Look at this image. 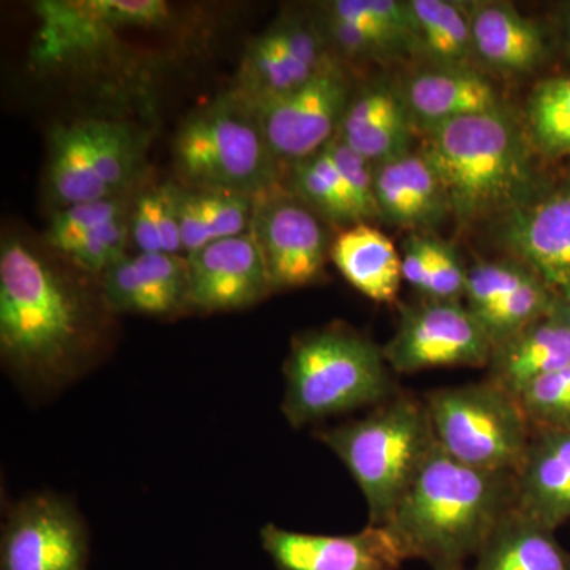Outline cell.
<instances>
[{
	"mask_svg": "<svg viewBox=\"0 0 570 570\" xmlns=\"http://www.w3.org/2000/svg\"><path fill=\"white\" fill-rule=\"evenodd\" d=\"M384 348L395 374L438 367H487L493 343L460 299L423 296L400 307L395 335Z\"/></svg>",
	"mask_w": 570,
	"mask_h": 570,
	"instance_id": "ba28073f",
	"label": "cell"
},
{
	"mask_svg": "<svg viewBox=\"0 0 570 570\" xmlns=\"http://www.w3.org/2000/svg\"><path fill=\"white\" fill-rule=\"evenodd\" d=\"M261 540L277 570H401L409 560L389 524H367L344 535L307 534L266 524Z\"/></svg>",
	"mask_w": 570,
	"mask_h": 570,
	"instance_id": "5bb4252c",
	"label": "cell"
},
{
	"mask_svg": "<svg viewBox=\"0 0 570 570\" xmlns=\"http://www.w3.org/2000/svg\"><path fill=\"white\" fill-rule=\"evenodd\" d=\"M124 216H127V204L121 197L67 206L51 219L47 230L48 245L63 254L94 228Z\"/></svg>",
	"mask_w": 570,
	"mask_h": 570,
	"instance_id": "f546056e",
	"label": "cell"
},
{
	"mask_svg": "<svg viewBox=\"0 0 570 570\" xmlns=\"http://www.w3.org/2000/svg\"><path fill=\"white\" fill-rule=\"evenodd\" d=\"M557 313L560 314L562 321L569 325L570 328V302H560L557 306Z\"/></svg>",
	"mask_w": 570,
	"mask_h": 570,
	"instance_id": "60d3db41",
	"label": "cell"
},
{
	"mask_svg": "<svg viewBox=\"0 0 570 570\" xmlns=\"http://www.w3.org/2000/svg\"><path fill=\"white\" fill-rule=\"evenodd\" d=\"M439 448L469 468L515 474L532 428L519 400L483 379L425 397Z\"/></svg>",
	"mask_w": 570,
	"mask_h": 570,
	"instance_id": "52a82bcc",
	"label": "cell"
},
{
	"mask_svg": "<svg viewBox=\"0 0 570 570\" xmlns=\"http://www.w3.org/2000/svg\"><path fill=\"white\" fill-rule=\"evenodd\" d=\"M94 337L88 296L18 236L0 249V348L11 370L41 384L73 376Z\"/></svg>",
	"mask_w": 570,
	"mask_h": 570,
	"instance_id": "6da1fadb",
	"label": "cell"
},
{
	"mask_svg": "<svg viewBox=\"0 0 570 570\" xmlns=\"http://www.w3.org/2000/svg\"><path fill=\"white\" fill-rule=\"evenodd\" d=\"M414 129L400 89L374 81L351 97L336 137L374 167L412 151Z\"/></svg>",
	"mask_w": 570,
	"mask_h": 570,
	"instance_id": "d6986e66",
	"label": "cell"
},
{
	"mask_svg": "<svg viewBox=\"0 0 570 570\" xmlns=\"http://www.w3.org/2000/svg\"><path fill=\"white\" fill-rule=\"evenodd\" d=\"M397 89L415 129L504 108L493 82L478 69L426 67Z\"/></svg>",
	"mask_w": 570,
	"mask_h": 570,
	"instance_id": "ac0fdd59",
	"label": "cell"
},
{
	"mask_svg": "<svg viewBox=\"0 0 570 570\" xmlns=\"http://www.w3.org/2000/svg\"><path fill=\"white\" fill-rule=\"evenodd\" d=\"M317 438L351 472L376 527L392 521L438 445L425 400L404 392Z\"/></svg>",
	"mask_w": 570,
	"mask_h": 570,
	"instance_id": "5b68a950",
	"label": "cell"
},
{
	"mask_svg": "<svg viewBox=\"0 0 570 570\" xmlns=\"http://www.w3.org/2000/svg\"><path fill=\"white\" fill-rule=\"evenodd\" d=\"M330 59L321 22L287 14L247 48L235 94L249 105L279 99L316 77Z\"/></svg>",
	"mask_w": 570,
	"mask_h": 570,
	"instance_id": "7c38bea8",
	"label": "cell"
},
{
	"mask_svg": "<svg viewBox=\"0 0 570 570\" xmlns=\"http://www.w3.org/2000/svg\"><path fill=\"white\" fill-rule=\"evenodd\" d=\"M102 294L105 303L111 311L146 314V316H167L163 303L142 283L140 273L135 266L134 255H126L104 273Z\"/></svg>",
	"mask_w": 570,
	"mask_h": 570,
	"instance_id": "4dcf8cb0",
	"label": "cell"
},
{
	"mask_svg": "<svg viewBox=\"0 0 570 570\" xmlns=\"http://www.w3.org/2000/svg\"><path fill=\"white\" fill-rule=\"evenodd\" d=\"M176 170L194 190L257 198L279 186L281 164L254 108L228 94L186 119L174 142Z\"/></svg>",
	"mask_w": 570,
	"mask_h": 570,
	"instance_id": "8992f818",
	"label": "cell"
},
{
	"mask_svg": "<svg viewBox=\"0 0 570 570\" xmlns=\"http://www.w3.org/2000/svg\"><path fill=\"white\" fill-rule=\"evenodd\" d=\"M417 132L419 151L441 179L450 214L461 227L505 217L550 184L540 174L527 127L505 108Z\"/></svg>",
	"mask_w": 570,
	"mask_h": 570,
	"instance_id": "7a4b0ae2",
	"label": "cell"
},
{
	"mask_svg": "<svg viewBox=\"0 0 570 570\" xmlns=\"http://www.w3.org/2000/svg\"><path fill=\"white\" fill-rule=\"evenodd\" d=\"M502 242L560 302H570V174L502 219Z\"/></svg>",
	"mask_w": 570,
	"mask_h": 570,
	"instance_id": "4fadbf2b",
	"label": "cell"
},
{
	"mask_svg": "<svg viewBox=\"0 0 570 570\" xmlns=\"http://www.w3.org/2000/svg\"><path fill=\"white\" fill-rule=\"evenodd\" d=\"M179 228L186 255L197 253L209 245L208 232L195 190H181L179 194Z\"/></svg>",
	"mask_w": 570,
	"mask_h": 570,
	"instance_id": "74e56055",
	"label": "cell"
},
{
	"mask_svg": "<svg viewBox=\"0 0 570 570\" xmlns=\"http://www.w3.org/2000/svg\"><path fill=\"white\" fill-rule=\"evenodd\" d=\"M351 97L346 73L332 58L295 91L250 107L277 163L292 167L335 140Z\"/></svg>",
	"mask_w": 570,
	"mask_h": 570,
	"instance_id": "9c48e42d",
	"label": "cell"
},
{
	"mask_svg": "<svg viewBox=\"0 0 570 570\" xmlns=\"http://www.w3.org/2000/svg\"><path fill=\"white\" fill-rule=\"evenodd\" d=\"M415 52L430 67L478 69L466 6L449 0H409Z\"/></svg>",
	"mask_w": 570,
	"mask_h": 570,
	"instance_id": "cb8c5ba5",
	"label": "cell"
},
{
	"mask_svg": "<svg viewBox=\"0 0 570 570\" xmlns=\"http://www.w3.org/2000/svg\"><path fill=\"white\" fill-rule=\"evenodd\" d=\"M534 275L521 262H480L468 269L464 305L474 316L497 306Z\"/></svg>",
	"mask_w": 570,
	"mask_h": 570,
	"instance_id": "f1b7e54d",
	"label": "cell"
},
{
	"mask_svg": "<svg viewBox=\"0 0 570 570\" xmlns=\"http://www.w3.org/2000/svg\"><path fill=\"white\" fill-rule=\"evenodd\" d=\"M560 43L570 61V2L562 3L560 10Z\"/></svg>",
	"mask_w": 570,
	"mask_h": 570,
	"instance_id": "ab89813d",
	"label": "cell"
},
{
	"mask_svg": "<svg viewBox=\"0 0 570 570\" xmlns=\"http://www.w3.org/2000/svg\"><path fill=\"white\" fill-rule=\"evenodd\" d=\"M291 193L305 202L322 219L333 224H362L341 178L328 145L321 153L291 167Z\"/></svg>",
	"mask_w": 570,
	"mask_h": 570,
	"instance_id": "4316f807",
	"label": "cell"
},
{
	"mask_svg": "<svg viewBox=\"0 0 570 570\" xmlns=\"http://www.w3.org/2000/svg\"><path fill=\"white\" fill-rule=\"evenodd\" d=\"M513 475L520 512L553 531L570 521V431H532Z\"/></svg>",
	"mask_w": 570,
	"mask_h": 570,
	"instance_id": "ffe728a7",
	"label": "cell"
},
{
	"mask_svg": "<svg viewBox=\"0 0 570 570\" xmlns=\"http://www.w3.org/2000/svg\"><path fill=\"white\" fill-rule=\"evenodd\" d=\"M469 570H570V551L553 530L515 508L491 532Z\"/></svg>",
	"mask_w": 570,
	"mask_h": 570,
	"instance_id": "603a6c76",
	"label": "cell"
},
{
	"mask_svg": "<svg viewBox=\"0 0 570 570\" xmlns=\"http://www.w3.org/2000/svg\"><path fill=\"white\" fill-rule=\"evenodd\" d=\"M384 348L351 326L333 324L296 336L285 360L283 414L294 428L366 406L401 392Z\"/></svg>",
	"mask_w": 570,
	"mask_h": 570,
	"instance_id": "277c9868",
	"label": "cell"
},
{
	"mask_svg": "<svg viewBox=\"0 0 570 570\" xmlns=\"http://www.w3.org/2000/svg\"><path fill=\"white\" fill-rule=\"evenodd\" d=\"M189 272L187 307L236 311L262 302L273 288L264 258L250 230L234 238L217 239L186 255Z\"/></svg>",
	"mask_w": 570,
	"mask_h": 570,
	"instance_id": "9a60e30c",
	"label": "cell"
},
{
	"mask_svg": "<svg viewBox=\"0 0 570 570\" xmlns=\"http://www.w3.org/2000/svg\"><path fill=\"white\" fill-rule=\"evenodd\" d=\"M94 137L96 119L52 129L48 187L61 208L105 200L94 176Z\"/></svg>",
	"mask_w": 570,
	"mask_h": 570,
	"instance_id": "d4e9b609",
	"label": "cell"
},
{
	"mask_svg": "<svg viewBox=\"0 0 570 570\" xmlns=\"http://www.w3.org/2000/svg\"><path fill=\"white\" fill-rule=\"evenodd\" d=\"M431 265L430 298L460 299L466 292L468 269L461 265L459 254L441 239L426 236Z\"/></svg>",
	"mask_w": 570,
	"mask_h": 570,
	"instance_id": "e575fe53",
	"label": "cell"
},
{
	"mask_svg": "<svg viewBox=\"0 0 570 570\" xmlns=\"http://www.w3.org/2000/svg\"><path fill=\"white\" fill-rule=\"evenodd\" d=\"M374 189L379 217L396 227L425 230L450 214L444 186L419 149L374 165Z\"/></svg>",
	"mask_w": 570,
	"mask_h": 570,
	"instance_id": "e0dca14e",
	"label": "cell"
},
{
	"mask_svg": "<svg viewBox=\"0 0 570 570\" xmlns=\"http://www.w3.org/2000/svg\"><path fill=\"white\" fill-rule=\"evenodd\" d=\"M129 236L130 220L127 216L119 217L81 236L62 255L85 272L104 275L108 268L126 257Z\"/></svg>",
	"mask_w": 570,
	"mask_h": 570,
	"instance_id": "1f68e13d",
	"label": "cell"
},
{
	"mask_svg": "<svg viewBox=\"0 0 570 570\" xmlns=\"http://www.w3.org/2000/svg\"><path fill=\"white\" fill-rule=\"evenodd\" d=\"M524 127L540 157H570V70L542 78L532 88Z\"/></svg>",
	"mask_w": 570,
	"mask_h": 570,
	"instance_id": "484cf974",
	"label": "cell"
},
{
	"mask_svg": "<svg viewBox=\"0 0 570 570\" xmlns=\"http://www.w3.org/2000/svg\"><path fill=\"white\" fill-rule=\"evenodd\" d=\"M179 194H181V189L175 184L159 186V223L165 254L179 255L183 250L181 228H179Z\"/></svg>",
	"mask_w": 570,
	"mask_h": 570,
	"instance_id": "f35d334b",
	"label": "cell"
},
{
	"mask_svg": "<svg viewBox=\"0 0 570 570\" xmlns=\"http://www.w3.org/2000/svg\"><path fill=\"white\" fill-rule=\"evenodd\" d=\"M519 403L532 431H570V363L532 382Z\"/></svg>",
	"mask_w": 570,
	"mask_h": 570,
	"instance_id": "83f0119b",
	"label": "cell"
},
{
	"mask_svg": "<svg viewBox=\"0 0 570 570\" xmlns=\"http://www.w3.org/2000/svg\"><path fill=\"white\" fill-rule=\"evenodd\" d=\"M472 47L479 66L502 73L528 75L550 56L542 26L504 2L466 3Z\"/></svg>",
	"mask_w": 570,
	"mask_h": 570,
	"instance_id": "2e32d148",
	"label": "cell"
},
{
	"mask_svg": "<svg viewBox=\"0 0 570 570\" xmlns=\"http://www.w3.org/2000/svg\"><path fill=\"white\" fill-rule=\"evenodd\" d=\"M0 570H89V535L77 509L50 493L18 501L3 523Z\"/></svg>",
	"mask_w": 570,
	"mask_h": 570,
	"instance_id": "8fae6325",
	"label": "cell"
},
{
	"mask_svg": "<svg viewBox=\"0 0 570 570\" xmlns=\"http://www.w3.org/2000/svg\"><path fill=\"white\" fill-rule=\"evenodd\" d=\"M403 279L422 296H430L431 265L428 255L426 236H409L403 246Z\"/></svg>",
	"mask_w": 570,
	"mask_h": 570,
	"instance_id": "8d00e7d4",
	"label": "cell"
},
{
	"mask_svg": "<svg viewBox=\"0 0 570 570\" xmlns=\"http://www.w3.org/2000/svg\"><path fill=\"white\" fill-rule=\"evenodd\" d=\"M159 205V187L142 193L135 204L132 217H130V238L140 254L164 253Z\"/></svg>",
	"mask_w": 570,
	"mask_h": 570,
	"instance_id": "d590c367",
	"label": "cell"
},
{
	"mask_svg": "<svg viewBox=\"0 0 570 570\" xmlns=\"http://www.w3.org/2000/svg\"><path fill=\"white\" fill-rule=\"evenodd\" d=\"M328 151L351 194L360 223L379 217L373 164L337 137L328 142Z\"/></svg>",
	"mask_w": 570,
	"mask_h": 570,
	"instance_id": "836d02e7",
	"label": "cell"
},
{
	"mask_svg": "<svg viewBox=\"0 0 570 570\" xmlns=\"http://www.w3.org/2000/svg\"><path fill=\"white\" fill-rule=\"evenodd\" d=\"M321 219L281 184L255 198L250 234L273 291L305 287L321 277L332 247Z\"/></svg>",
	"mask_w": 570,
	"mask_h": 570,
	"instance_id": "30bf717a",
	"label": "cell"
},
{
	"mask_svg": "<svg viewBox=\"0 0 570 570\" xmlns=\"http://www.w3.org/2000/svg\"><path fill=\"white\" fill-rule=\"evenodd\" d=\"M330 258L344 279L366 298L395 302L403 281L401 255L392 239L376 227L351 225L332 243Z\"/></svg>",
	"mask_w": 570,
	"mask_h": 570,
	"instance_id": "7402d4cb",
	"label": "cell"
},
{
	"mask_svg": "<svg viewBox=\"0 0 570 570\" xmlns=\"http://www.w3.org/2000/svg\"><path fill=\"white\" fill-rule=\"evenodd\" d=\"M195 195L204 216L209 243L234 238L250 230L255 198L209 190H195Z\"/></svg>",
	"mask_w": 570,
	"mask_h": 570,
	"instance_id": "d6a6232c",
	"label": "cell"
},
{
	"mask_svg": "<svg viewBox=\"0 0 570 570\" xmlns=\"http://www.w3.org/2000/svg\"><path fill=\"white\" fill-rule=\"evenodd\" d=\"M569 363L570 328L554 309L497 344L487 365L485 379L519 400L532 382Z\"/></svg>",
	"mask_w": 570,
	"mask_h": 570,
	"instance_id": "44dd1931",
	"label": "cell"
},
{
	"mask_svg": "<svg viewBox=\"0 0 570 570\" xmlns=\"http://www.w3.org/2000/svg\"><path fill=\"white\" fill-rule=\"evenodd\" d=\"M515 508V475L469 468L436 445L389 527L409 560L431 570H468Z\"/></svg>",
	"mask_w": 570,
	"mask_h": 570,
	"instance_id": "3957f363",
	"label": "cell"
}]
</instances>
